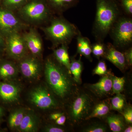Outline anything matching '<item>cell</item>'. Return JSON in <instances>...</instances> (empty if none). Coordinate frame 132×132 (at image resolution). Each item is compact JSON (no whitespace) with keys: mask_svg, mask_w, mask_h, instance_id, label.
I'll use <instances>...</instances> for the list:
<instances>
[{"mask_svg":"<svg viewBox=\"0 0 132 132\" xmlns=\"http://www.w3.org/2000/svg\"><path fill=\"white\" fill-rule=\"evenodd\" d=\"M43 68L48 87L62 105L67 104L80 86L76 84L68 69L52 55L45 60Z\"/></svg>","mask_w":132,"mask_h":132,"instance_id":"1","label":"cell"},{"mask_svg":"<svg viewBox=\"0 0 132 132\" xmlns=\"http://www.w3.org/2000/svg\"><path fill=\"white\" fill-rule=\"evenodd\" d=\"M115 0H97L93 32L97 42H103L120 16V9Z\"/></svg>","mask_w":132,"mask_h":132,"instance_id":"2","label":"cell"},{"mask_svg":"<svg viewBox=\"0 0 132 132\" xmlns=\"http://www.w3.org/2000/svg\"><path fill=\"white\" fill-rule=\"evenodd\" d=\"M98 100L87 89L79 86L76 93L67 104L66 116L71 126L78 127L87 121Z\"/></svg>","mask_w":132,"mask_h":132,"instance_id":"3","label":"cell"},{"mask_svg":"<svg viewBox=\"0 0 132 132\" xmlns=\"http://www.w3.org/2000/svg\"><path fill=\"white\" fill-rule=\"evenodd\" d=\"M40 28L46 38L52 43V49L62 45H68L80 32L75 25L61 16H54Z\"/></svg>","mask_w":132,"mask_h":132,"instance_id":"4","label":"cell"},{"mask_svg":"<svg viewBox=\"0 0 132 132\" xmlns=\"http://www.w3.org/2000/svg\"><path fill=\"white\" fill-rule=\"evenodd\" d=\"M15 13L27 25L35 28L47 24L54 14L45 0H29Z\"/></svg>","mask_w":132,"mask_h":132,"instance_id":"5","label":"cell"},{"mask_svg":"<svg viewBox=\"0 0 132 132\" xmlns=\"http://www.w3.org/2000/svg\"><path fill=\"white\" fill-rule=\"evenodd\" d=\"M111 33L112 44L116 49L126 50L132 43V20L130 16H120L114 24Z\"/></svg>","mask_w":132,"mask_h":132,"instance_id":"6","label":"cell"},{"mask_svg":"<svg viewBox=\"0 0 132 132\" xmlns=\"http://www.w3.org/2000/svg\"><path fill=\"white\" fill-rule=\"evenodd\" d=\"M30 27L15 12L0 5V33L5 38L14 33H22Z\"/></svg>","mask_w":132,"mask_h":132,"instance_id":"7","label":"cell"},{"mask_svg":"<svg viewBox=\"0 0 132 132\" xmlns=\"http://www.w3.org/2000/svg\"><path fill=\"white\" fill-rule=\"evenodd\" d=\"M30 102L43 110H55L60 108L62 104L49 88L38 86L31 90L29 95Z\"/></svg>","mask_w":132,"mask_h":132,"instance_id":"8","label":"cell"},{"mask_svg":"<svg viewBox=\"0 0 132 132\" xmlns=\"http://www.w3.org/2000/svg\"><path fill=\"white\" fill-rule=\"evenodd\" d=\"M17 62L19 72L27 79L34 81L40 78L43 68L42 60L29 53Z\"/></svg>","mask_w":132,"mask_h":132,"instance_id":"9","label":"cell"},{"mask_svg":"<svg viewBox=\"0 0 132 132\" xmlns=\"http://www.w3.org/2000/svg\"><path fill=\"white\" fill-rule=\"evenodd\" d=\"M5 39V51L10 59L18 62L29 53L21 33L10 35Z\"/></svg>","mask_w":132,"mask_h":132,"instance_id":"10","label":"cell"},{"mask_svg":"<svg viewBox=\"0 0 132 132\" xmlns=\"http://www.w3.org/2000/svg\"><path fill=\"white\" fill-rule=\"evenodd\" d=\"M108 74L101 76L98 81L94 84H86L83 87L98 100L107 98L114 95L112 89V75Z\"/></svg>","mask_w":132,"mask_h":132,"instance_id":"11","label":"cell"},{"mask_svg":"<svg viewBox=\"0 0 132 132\" xmlns=\"http://www.w3.org/2000/svg\"><path fill=\"white\" fill-rule=\"evenodd\" d=\"M29 53L42 60L43 43L42 38L36 28L30 27L22 33Z\"/></svg>","mask_w":132,"mask_h":132,"instance_id":"12","label":"cell"},{"mask_svg":"<svg viewBox=\"0 0 132 132\" xmlns=\"http://www.w3.org/2000/svg\"><path fill=\"white\" fill-rule=\"evenodd\" d=\"M21 86L13 80L0 81V101L7 104L19 101Z\"/></svg>","mask_w":132,"mask_h":132,"instance_id":"13","label":"cell"},{"mask_svg":"<svg viewBox=\"0 0 132 132\" xmlns=\"http://www.w3.org/2000/svg\"><path fill=\"white\" fill-rule=\"evenodd\" d=\"M103 58L110 61L121 72H125L128 67L123 53L119 51L111 43L105 45Z\"/></svg>","mask_w":132,"mask_h":132,"instance_id":"14","label":"cell"},{"mask_svg":"<svg viewBox=\"0 0 132 132\" xmlns=\"http://www.w3.org/2000/svg\"><path fill=\"white\" fill-rule=\"evenodd\" d=\"M19 72L18 65L14 61L3 60L0 62V80H14Z\"/></svg>","mask_w":132,"mask_h":132,"instance_id":"15","label":"cell"},{"mask_svg":"<svg viewBox=\"0 0 132 132\" xmlns=\"http://www.w3.org/2000/svg\"><path fill=\"white\" fill-rule=\"evenodd\" d=\"M111 111L110 98L99 100L93 108L87 120L95 118L104 121L107 116L111 113Z\"/></svg>","mask_w":132,"mask_h":132,"instance_id":"16","label":"cell"},{"mask_svg":"<svg viewBox=\"0 0 132 132\" xmlns=\"http://www.w3.org/2000/svg\"><path fill=\"white\" fill-rule=\"evenodd\" d=\"M40 121L38 116L33 111H26L18 131L21 132L37 131Z\"/></svg>","mask_w":132,"mask_h":132,"instance_id":"17","label":"cell"},{"mask_svg":"<svg viewBox=\"0 0 132 132\" xmlns=\"http://www.w3.org/2000/svg\"><path fill=\"white\" fill-rule=\"evenodd\" d=\"M54 14H62L68 10L75 6L79 0H45Z\"/></svg>","mask_w":132,"mask_h":132,"instance_id":"18","label":"cell"},{"mask_svg":"<svg viewBox=\"0 0 132 132\" xmlns=\"http://www.w3.org/2000/svg\"><path fill=\"white\" fill-rule=\"evenodd\" d=\"M112 132H123L126 125L123 116L111 113L104 120Z\"/></svg>","mask_w":132,"mask_h":132,"instance_id":"19","label":"cell"},{"mask_svg":"<svg viewBox=\"0 0 132 132\" xmlns=\"http://www.w3.org/2000/svg\"><path fill=\"white\" fill-rule=\"evenodd\" d=\"M77 54L84 56L89 61H92V45L90 40L81 35L80 32L76 36Z\"/></svg>","mask_w":132,"mask_h":132,"instance_id":"20","label":"cell"},{"mask_svg":"<svg viewBox=\"0 0 132 132\" xmlns=\"http://www.w3.org/2000/svg\"><path fill=\"white\" fill-rule=\"evenodd\" d=\"M81 60L80 55L78 59H76L75 57H71L69 67V72L72 76L74 80L79 86L82 84L81 76L83 70V64Z\"/></svg>","mask_w":132,"mask_h":132,"instance_id":"21","label":"cell"},{"mask_svg":"<svg viewBox=\"0 0 132 132\" xmlns=\"http://www.w3.org/2000/svg\"><path fill=\"white\" fill-rule=\"evenodd\" d=\"M68 45H62L59 47L53 49L52 55L60 64L67 69L69 71L70 58L69 55Z\"/></svg>","mask_w":132,"mask_h":132,"instance_id":"22","label":"cell"},{"mask_svg":"<svg viewBox=\"0 0 132 132\" xmlns=\"http://www.w3.org/2000/svg\"><path fill=\"white\" fill-rule=\"evenodd\" d=\"M27 110L20 108L13 110L10 114L8 118V125L12 130L18 131Z\"/></svg>","mask_w":132,"mask_h":132,"instance_id":"23","label":"cell"},{"mask_svg":"<svg viewBox=\"0 0 132 132\" xmlns=\"http://www.w3.org/2000/svg\"><path fill=\"white\" fill-rule=\"evenodd\" d=\"M106 123L104 121L91 122L83 125L80 131L83 132H107L110 131Z\"/></svg>","mask_w":132,"mask_h":132,"instance_id":"24","label":"cell"},{"mask_svg":"<svg viewBox=\"0 0 132 132\" xmlns=\"http://www.w3.org/2000/svg\"><path fill=\"white\" fill-rule=\"evenodd\" d=\"M110 97V101L112 110L117 111L121 114L123 109L128 104L125 95L117 94Z\"/></svg>","mask_w":132,"mask_h":132,"instance_id":"25","label":"cell"},{"mask_svg":"<svg viewBox=\"0 0 132 132\" xmlns=\"http://www.w3.org/2000/svg\"><path fill=\"white\" fill-rule=\"evenodd\" d=\"M29 0H2L1 6L7 9L16 12Z\"/></svg>","mask_w":132,"mask_h":132,"instance_id":"26","label":"cell"},{"mask_svg":"<svg viewBox=\"0 0 132 132\" xmlns=\"http://www.w3.org/2000/svg\"><path fill=\"white\" fill-rule=\"evenodd\" d=\"M112 89L114 94L122 93L125 89L126 84L125 77H118L112 75Z\"/></svg>","mask_w":132,"mask_h":132,"instance_id":"27","label":"cell"},{"mask_svg":"<svg viewBox=\"0 0 132 132\" xmlns=\"http://www.w3.org/2000/svg\"><path fill=\"white\" fill-rule=\"evenodd\" d=\"M92 53L95 57L100 60L101 57H103L105 50V45L103 42H97L92 45Z\"/></svg>","mask_w":132,"mask_h":132,"instance_id":"28","label":"cell"},{"mask_svg":"<svg viewBox=\"0 0 132 132\" xmlns=\"http://www.w3.org/2000/svg\"><path fill=\"white\" fill-rule=\"evenodd\" d=\"M110 71L108 70L106 64L103 60H100L95 68L93 70V75H98L100 76L106 75L111 73Z\"/></svg>","mask_w":132,"mask_h":132,"instance_id":"29","label":"cell"},{"mask_svg":"<svg viewBox=\"0 0 132 132\" xmlns=\"http://www.w3.org/2000/svg\"><path fill=\"white\" fill-rule=\"evenodd\" d=\"M118 2L126 14L128 16H131L132 0H119Z\"/></svg>","mask_w":132,"mask_h":132,"instance_id":"30","label":"cell"},{"mask_svg":"<svg viewBox=\"0 0 132 132\" xmlns=\"http://www.w3.org/2000/svg\"><path fill=\"white\" fill-rule=\"evenodd\" d=\"M124 118L126 123L128 125H132V107L131 105L127 104L123 112L121 114Z\"/></svg>","mask_w":132,"mask_h":132,"instance_id":"31","label":"cell"},{"mask_svg":"<svg viewBox=\"0 0 132 132\" xmlns=\"http://www.w3.org/2000/svg\"><path fill=\"white\" fill-rule=\"evenodd\" d=\"M67 131L64 126H59L55 123L48 124L43 128V131L45 132H64Z\"/></svg>","mask_w":132,"mask_h":132,"instance_id":"32","label":"cell"},{"mask_svg":"<svg viewBox=\"0 0 132 132\" xmlns=\"http://www.w3.org/2000/svg\"><path fill=\"white\" fill-rule=\"evenodd\" d=\"M128 67H130L132 65V48L130 47L125 50L123 52Z\"/></svg>","mask_w":132,"mask_h":132,"instance_id":"33","label":"cell"},{"mask_svg":"<svg viewBox=\"0 0 132 132\" xmlns=\"http://www.w3.org/2000/svg\"><path fill=\"white\" fill-rule=\"evenodd\" d=\"M67 120V117L65 114H62L58 119L54 121L55 124L59 126H64Z\"/></svg>","mask_w":132,"mask_h":132,"instance_id":"34","label":"cell"},{"mask_svg":"<svg viewBox=\"0 0 132 132\" xmlns=\"http://www.w3.org/2000/svg\"><path fill=\"white\" fill-rule=\"evenodd\" d=\"M65 113L64 112H61V111H56V112H54L50 114L49 116V119L50 120L54 121L58 119L60 116Z\"/></svg>","mask_w":132,"mask_h":132,"instance_id":"35","label":"cell"},{"mask_svg":"<svg viewBox=\"0 0 132 132\" xmlns=\"http://www.w3.org/2000/svg\"><path fill=\"white\" fill-rule=\"evenodd\" d=\"M5 47H6L5 38L0 33V50L1 51L5 50Z\"/></svg>","mask_w":132,"mask_h":132,"instance_id":"36","label":"cell"},{"mask_svg":"<svg viewBox=\"0 0 132 132\" xmlns=\"http://www.w3.org/2000/svg\"><path fill=\"white\" fill-rule=\"evenodd\" d=\"M132 125H128L126 126L125 129L123 130V132H132Z\"/></svg>","mask_w":132,"mask_h":132,"instance_id":"37","label":"cell"},{"mask_svg":"<svg viewBox=\"0 0 132 132\" xmlns=\"http://www.w3.org/2000/svg\"><path fill=\"white\" fill-rule=\"evenodd\" d=\"M3 114V109L0 106V118L2 116Z\"/></svg>","mask_w":132,"mask_h":132,"instance_id":"38","label":"cell"},{"mask_svg":"<svg viewBox=\"0 0 132 132\" xmlns=\"http://www.w3.org/2000/svg\"><path fill=\"white\" fill-rule=\"evenodd\" d=\"M2 1V0H0V5H1V4Z\"/></svg>","mask_w":132,"mask_h":132,"instance_id":"39","label":"cell"}]
</instances>
